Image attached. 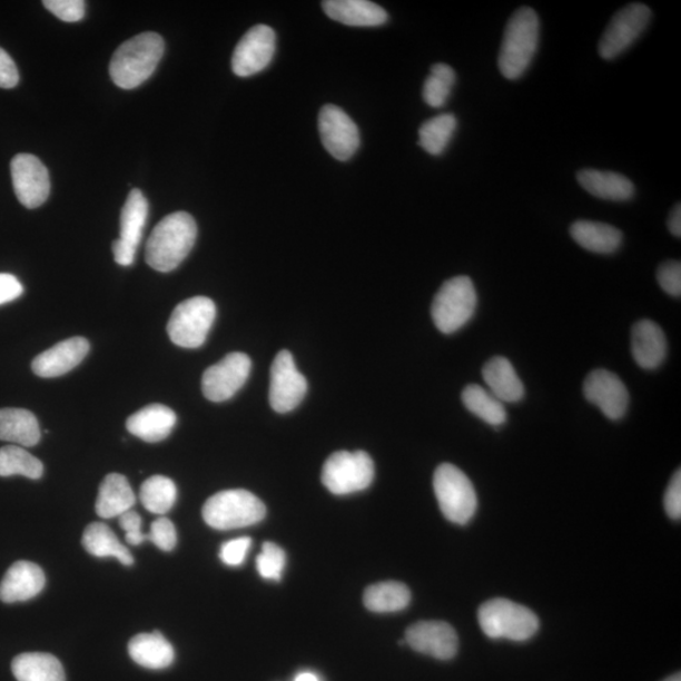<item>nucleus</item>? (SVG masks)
Returning a JSON list of instances; mask_svg holds the SVG:
<instances>
[{
	"instance_id": "6ab92c4d",
	"label": "nucleus",
	"mask_w": 681,
	"mask_h": 681,
	"mask_svg": "<svg viewBox=\"0 0 681 681\" xmlns=\"http://www.w3.org/2000/svg\"><path fill=\"white\" fill-rule=\"evenodd\" d=\"M45 585L46 575L41 566L26 561L17 562L9 568L0 583V601H30L43 591Z\"/></svg>"
},
{
	"instance_id": "39448f33",
	"label": "nucleus",
	"mask_w": 681,
	"mask_h": 681,
	"mask_svg": "<svg viewBox=\"0 0 681 681\" xmlns=\"http://www.w3.org/2000/svg\"><path fill=\"white\" fill-rule=\"evenodd\" d=\"M478 622L490 639L523 642L539 630L536 614L524 605L505 599L491 600L481 605Z\"/></svg>"
},
{
	"instance_id": "5701e85b",
	"label": "nucleus",
	"mask_w": 681,
	"mask_h": 681,
	"mask_svg": "<svg viewBox=\"0 0 681 681\" xmlns=\"http://www.w3.org/2000/svg\"><path fill=\"white\" fill-rule=\"evenodd\" d=\"M482 376L488 392L501 403H517L523 399L524 384L507 358L500 356L491 358L484 366Z\"/></svg>"
},
{
	"instance_id": "79ce46f5",
	"label": "nucleus",
	"mask_w": 681,
	"mask_h": 681,
	"mask_svg": "<svg viewBox=\"0 0 681 681\" xmlns=\"http://www.w3.org/2000/svg\"><path fill=\"white\" fill-rule=\"evenodd\" d=\"M251 546V539L248 536L234 539L225 543L220 549V560L230 566L241 565Z\"/></svg>"
},
{
	"instance_id": "9b49d317",
	"label": "nucleus",
	"mask_w": 681,
	"mask_h": 681,
	"mask_svg": "<svg viewBox=\"0 0 681 681\" xmlns=\"http://www.w3.org/2000/svg\"><path fill=\"white\" fill-rule=\"evenodd\" d=\"M308 391L306 377L296 366L293 355L283 349L274 358L270 368L269 403L277 413L284 414L296 409L305 399Z\"/></svg>"
},
{
	"instance_id": "49530a36",
	"label": "nucleus",
	"mask_w": 681,
	"mask_h": 681,
	"mask_svg": "<svg viewBox=\"0 0 681 681\" xmlns=\"http://www.w3.org/2000/svg\"><path fill=\"white\" fill-rule=\"evenodd\" d=\"M23 290L22 283L12 274L0 273V306L21 297Z\"/></svg>"
},
{
	"instance_id": "9d476101",
	"label": "nucleus",
	"mask_w": 681,
	"mask_h": 681,
	"mask_svg": "<svg viewBox=\"0 0 681 681\" xmlns=\"http://www.w3.org/2000/svg\"><path fill=\"white\" fill-rule=\"evenodd\" d=\"M652 18L647 4L632 3L614 14L602 34L599 51L604 60L616 59L645 32Z\"/></svg>"
},
{
	"instance_id": "7ed1b4c3",
	"label": "nucleus",
	"mask_w": 681,
	"mask_h": 681,
	"mask_svg": "<svg viewBox=\"0 0 681 681\" xmlns=\"http://www.w3.org/2000/svg\"><path fill=\"white\" fill-rule=\"evenodd\" d=\"M541 22L534 9L523 7L511 16L499 55V69L509 80L522 78L537 50Z\"/></svg>"
},
{
	"instance_id": "f704fd0d",
	"label": "nucleus",
	"mask_w": 681,
	"mask_h": 681,
	"mask_svg": "<svg viewBox=\"0 0 681 681\" xmlns=\"http://www.w3.org/2000/svg\"><path fill=\"white\" fill-rule=\"evenodd\" d=\"M139 496L149 513L164 515L176 504L177 487L168 477L151 476L141 485Z\"/></svg>"
},
{
	"instance_id": "473e14b6",
	"label": "nucleus",
	"mask_w": 681,
	"mask_h": 681,
	"mask_svg": "<svg viewBox=\"0 0 681 681\" xmlns=\"http://www.w3.org/2000/svg\"><path fill=\"white\" fill-rule=\"evenodd\" d=\"M462 402L472 414L494 427L506 422L507 414L504 403H501L485 387L468 385L462 393Z\"/></svg>"
},
{
	"instance_id": "3c124183",
	"label": "nucleus",
	"mask_w": 681,
	"mask_h": 681,
	"mask_svg": "<svg viewBox=\"0 0 681 681\" xmlns=\"http://www.w3.org/2000/svg\"><path fill=\"white\" fill-rule=\"evenodd\" d=\"M662 681H681V675H680V673H677V674L671 675L668 679L662 680Z\"/></svg>"
},
{
	"instance_id": "58836bf2",
	"label": "nucleus",
	"mask_w": 681,
	"mask_h": 681,
	"mask_svg": "<svg viewBox=\"0 0 681 681\" xmlns=\"http://www.w3.org/2000/svg\"><path fill=\"white\" fill-rule=\"evenodd\" d=\"M148 541L154 543L160 551L172 552L177 545V530L167 517H159L151 524Z\"/></svg>"
},
{
	"instance_id": "8fccbe9b",
	"label": "nucleus",
	"mask_w": 681,
	"mask_h": 681,
	"mask_svg": "<svg viewBox=\"0 0 681 681\" xmlns=\"http://www.w3.org/2000/svg\"><path fill=\"white\" fill-rule=\"evenodd\" d=\"M295 681H319V679L317 678V675L312 673H300L297 675Z\"/></svg>"
},
{
	"instance_id": "c756f323",
	"label": "nucleus",
	"mask_w": 681,
	"mask_h": 681,
	"mask_svg": "<svg viewBox=\"0 0 681 681\" xmlns=\"http://www.w3.org/2000/svg\"><path fill=\"white\" fill-rule=\"evenodd\" d=\"M85 551L97 557H116L122 565L130 566L135 557L126 545L119 542L112 530L102 523H91L82 535Z\"/></svg>"
},
{
	"instance_id": "412c9836",
	"label": "nucleus",
	"mask_w": 681,
	"mask_h": 681,
	"mask_svg": "<svg viewBox=\"0 0 681 681\" xmlns=\"http://www.w3.org/2000/svg\"><path fill=\"white\" fill-rule=\"evenodd\" d=\"M177 424L176 413L162 404H151L127 420L130 434L148 443L165 441Z\"/></svg>"
},
{
	"instance_id": "0eeeda50",
	"label": "nucleus",
	"mask_w": 681,
	"mask_h": 681,
	"mask_svg": "<svg viewBox=\"0 0 681 681\" xmlns=\"http://www.w3.org/2000/svg\"><path fill=\"white\" fill-rule=\"evenodd\" d=\"M477 293L468 277H454L443 284L432 305V318L442 334L457 333L475 315Z\"/></svg>"
},
{
	"instance_id": "aec40b11",
	"label": "nucleus",
	"mask_w": 681,
	"mask_h": 681,
	"mask_svg": "<svg viewBox=\"0 0 681 681\" xmlns=\"http://www.w3.org/2000/svg\"><path fill=\"white\" fill-rule=\"evenodd\" d=\"M631 352L640 367L654 371L667 357L668 344L664 330L650 319L638 322L631 333Z\"/></svg>"
},
{
	"instance_id": "c9c22d12",
	"label": "nucleus",
	"mask_w": 681,
	"mask_h": 681,
	"mask_svg": "<svg viewBox=\"0 0 681 681\" xmlns=\"http://www.w3.org/2000/svg\"><path fill=\"white\" fill-rule=\"evenodd\" d=\"M43 471L42 462L23 447L0 448V477L21 475L31 480H40Z\"/></svg>"
},
{
	"instance_id": "4be33fe9",
	"label": "nucleus",
	"mask_w": 681,
	"mask_h": 681,
	"mask_svg": "<svg viewBox=\"0 0 681 681\" xmlns=\"http://www.w3.org/2000/svg\"><path fill=\"white\" fill-rule=\"evenodd\" d=\"M322 8L328 18L353 27H378L389 18L384 8L367 0H326Z\"/></svg>"
},
{
	"instance_id": "dca6fc26",
	"label": "nucleus",
	"mask_w": 681,
	"mask_h": 681,
	"mask_svg": "<svg viewBox=\"0 0 681 681\" xmlns=\"http://www.w3.org/2000/svg\"><path fill=\"white\" fill-rule=\"evenodd\" d=\"M405 643L421 654L438 660H451L457 655V632L447 622L421 621L405 632Z\"/></svg>"
},
{
	"instance_id": "72a5a7b5",
	"label": "nucleus",
	"mask_w": 681,
	"mask_h": 681,
	"mask_svg": "<svg viewBox=\"0 0 681 681\" xmlns=\"http://www.w3.org/2000/svg\"><path fill=\"white\" fill-rule=\"evenodd\" d=\"M457 129V118L442 114L423 122L420 129V146L432 156H441L447 149Z\"/></svg>"
},
{
	"instance_id": "f03ea898",
	"label": "nucleus",
	"mask_w": 681,
	"mask_h": 681,
	"mask_svg": "<svg viewBox=\"0 0 681 681\" xmlns=\"http://www.w3.org/2000/svg\"><path fill=\"white\" fill-rule=\"evenodd\" d=\"M164 53L165 41L158 33L135 36L114 53L110 78L120 89H136L154 75Z\"/></svg>"
},
{
	"instance_id": "7c9ffc66",
	"label": "nucleus",
	"mask_w": 681,
	"mask_h": 681,
	"mask_svg": "<svg viewBox=\"0 0 681 681\" xmlns=\"http://www.w3.org/2000/svg\"><path fill=\"white\" fill-rule=\"evenodd\" d=\"M147 217V198L140 189L132 188L120 215L119 240L137 250L141 238H144Z\"/></svg>"
},
{
	"instance_id": "cd10ccee",
	"label": "nucleus",
	"mask_w": 681,
	"mask_h": 681,
	"mask_svg": "<svg viewBox=\"0 0 681 681\" xmlns=\"http://www.w3.org/2000/svg\"><path fill=\"white\" fill-rule=\"evenodd\" d=\"M571 235L583 249L598 254H612L619 250L623 240V235L616 227L584 220L571 226Z\"/></svg>"
},
{
	"instance_id": "2f4dec72",
	"label": "nucleus",
	"mask_w": 681,
	"mask_h": 681,
	"mask_svg": "<svg viewBox=\"0 0 681 681\" xmlns=\"http://www.w3.org/2000/svg\"><path fill=\"white\" fill-rule=\"evenodd\" d=\"M412 593L404 583L382 582L376 583L364 593V603L367 610L376 613L399 612L408 608Z\"/></svg>"
},
{
	"instance_id": "a878e982",
	"label": "nucleus",
	"mask_w": 681,
	"mask_h": 681,
	"mask_svg": "<svg viewBox=\"0 0 681 681\" xmlns=\"http://www.w3.org/2000/svg\"><path fill=\"white\" fill-rule=\"evenodd\" d=\"M136 503L135 491L127 477L120 473H110L101 482L95 510L100 517L112 519L127 513Z\"/></svg>"
},
{
	"instance_id": "f257e3e1",
	"label": "nucleus",
	"mask_w": 681,
	"mask_h": 681,
	"mask_svg": "<svg viewBox=\"0 0 681 681\" xmlns=\"http://www.w3.org/2000/svg\"><path fill=\"white\" fill-rule=\"evenodd\" d=\"M197 239V224L194 217L179 211L162 219L150 234L146 246V261L160 273L179 267Z\"/></svg>"
},
{
	"instance_id": "a18cd8bd",
	"label": "nucleus",
	"mask_w": 681,
	"mask_h": 681,
	"mask_svg": "<svg viewBox=\"0 0 681 681\" xmlns=\"http://www.w3.org/2000/svg\"><path fill=\"white\" fill-rule=\"evenodd\" d=\"M19 82V72L12 57L0 49V88L13 89Z\"/></svg>"
},
{
	"instance_id": "393cba45",
	"label": "nucleus",
	"mask_w": 681,
	"mask_h": 681,
	"mask_svg": "<svg viewBox=\"0 0 681 681\" xmlns=\"http://www.w3.org/2000/svg\"><path fill=\"white\" fill-rule=\"evenodd\" d=\"M128 651L138 665L151 670L166 669L175 661L174 647L159 631L139 633L130 640Z\"/></svg>"
},
{
	"instance_id": "6e6552de",
	"label": "nucleus",
	"mask_w": 681,
	"mask_h": 681,
	"mask_svg": "<svg viewBox=\"0 0 681 681\" xmlns=\"http://www.w3.org/2000/svg\"><path fill=\"white\" fill-rule=\"evenodd\" d=\"M374 462L364 451H339L329 456L322 470V482L334 495L366 490L373 484Z\"/></svg>"
},
{
	"instance_id": "4c0bfd02",
	"label": "nucleus",
	"mask_w": 681,
	"mask_h": 681,
	"mask_svg": "<svg viewBox=\"0 0 681 681\" xmlns=\"http://www.w3.org/2000/svg\"><path fill=\"white\" fill-rule=\"evenodd\" d=\"M287 556L283 549L274 543H264L257 557V570L264 580L280 581Z\"/></svg>"
},
{
	"instance_id": "423d86ee",
	"label": "nucleus",
	"mask_w": 681,
	"mask_h": 681,
	"mask_svg": "<svg viewBox=\"0 0 681 681\" xmlns=\"http://www.w3.org/2000/svg\"><path fill=\"white\" fill-rule=\"evenodd\" d=\"M433 487L442 514L451 523L465 525L477 510V496L471 480L458 467L443 463L434 472Z\"/></svg>"
},
{
	"instance_id": "a19ab883",
	"label": "nucleus",
	"mask_w": 681,
	"mask_h": 681,
	"mask_svg": "<svg viewBox=\"0 0 681 681\" xmlns=\"http://www.w3.org/2000/svg\"><path fill=\"white\" fill-rule=\"evenodd\" d=\"M658 282L660 287L668 295L673 297L681 296V265L680 261L671 260L660 265L658 270Z\"/></svg>"
},
{
	"instance_id": "2eb2a0df",
	"label": "nucleus",
	"mask_w": 681,
	"mask_h": 681,
	"mask_svg": "<svg viewBox=\"0 0 681 681\" xmlns=\"http://www.w3.org/2000/svg\"><path fill=\"white\" fill-rule=\"evenodd\" d=\"M14 194L24 207L37 208L50 196L49 170L32 155H18L11 164Z\"/></svg>"
},
{
	"instance_id": "f3484780",
	"label": "nucleus",
	"mask_w": 681,
	"mask_h": 681,
	"mask_svg": "<svg viewBox=\"0 0 681 681\" xmlns=\"http://www.w3.org/2000/svg\"><path fill=\"white\" fill-rule=\"evenodd\" d=\"M583 392L585 399L599 406L601 412L611 421H619L629 408L630 396L618 375L609 371L592 372L586 376Z\"/></svg>"
},
{
	"instance_id": "4468645a",
	"label": "nucleus",
	"mask_w": 681,
	"mask_h": 681,
	"mask_svg": "<svg viewBox=\"0 0 681 681\" xmlns=\"http://www.w3.org/2000/svg\"><path fill=\"white\" fill-rule=\"evenodd\" d=\"M318 130L322 144L337 160L352 159L359 147L356 122L336 106H325L319 111Z\"/></svg>"
},
{
	"instance_id": "de8ad7c7",
	"label": "nucleus",
	"mask_w": 681,
	"mask_h": 681,
	"mask_svg": "<svg viewBox=\"0 0 681 681\" xmlns=\"http://www.w3.org/2000/svg\"><path fill=\"white\" fill-rule=\"evenodd\" d=\"M114 259L121 265V267H129L136 260L137 250L130 248L127 244L119 239L112 243Z\"/></svg>"
},
{
	"instance_id": "bb28decb",
	"label": "nucleus",
	"mask_w": 681,
	"mask_h": 681,
	"mask_svg": "<svg viewBox=\"0 0 681 681\" xmlns=\"http://www.w3.org/2000/svg\"><path fill=\"white\" fill-rule=\"evenodd\" d=\"M41 440L40 424L30 411L0 409V441L19 447H33Z\"/></svg>"
},
{
	"instance_id": "20e7f679",
	"label": "nucleus",
	"mask_w": 681,
	"mask_h": 681,
	"mask_svg": "<svg viewBox=\"0 0 681 681\" xmlns=\"http://www.w3.org/2000/svg\"><path fill=\"white\" fill-rule=\"evenodd\" d=\"M267 515L263 501L246 490H226L208 499L203 509L205 523L216 530L258 524Z\"/></svg>"
},
{
	"instance_id": "09e8293b",
	"label": "nucleus",
	"mask_w": 681,
	"mask_h": 681,
	"mask_svg": "<svg viewBox=\"0 0 681 681\" xmlns=\"http://www.w3.org/2000/svg\"><path fill=\"white\" fill-rule=\"evenodd\" d=\"M669 230L671 234L680 238L681 236V208L680 204H678L673 211L670 213L669 221H668Z\"/></svg>"
},
{
	"instance_id": "b1692460",
	"label": "nucleus",
	"mask_w": 681,
	"mask_h": 681,
	"mask_svg": "<svg viewBox=\"0 0 681 681\" xmlns=\"http://www.w3.org/2000/svg\"><path fill=\"white\" fill-rule=\"evenodd\" d=\"M586 193L609 201H628L635 195V186L628 177L609 170L583 169L576 175Z\"/></svg>"
},
{
	"instance_id": "ea45409f",
	"label": "nucleus",
	"mask_w": 681,
	"mask_h": 681,
	"mask_svg": "<svg viewBox=\"0 0 681 681\" xmlns=\"http://www.w3.org/2000/svg\"><path fill=\"white\" fill-rule=\"evenodd\" d=\"M46 9L63 22H79L85 17L87 4L82 0H46Z\"/></svg>"
},
{
	"instance_id": "1a4fd4ad",
	"label": "nucleus",
	"mask_w": 681,
	"mask_h": 681,
	"mask_svg": "<svg viewBox=\"0 0 681 681\" xmlns=\"http://www.w3.org/2000/svg\"><path fill=\"white\" fill-rule=\"evenodd\" d=\"M216 318V306L207 297L179 303L170 316L167 333L172 343L184 348H198L206 343Z\"/></svg>"
},
{
	"instance_id": "a211bd4d",
	"label": "nucleus",
	"mask_w": 681,
	"mask_h": 681,
	"mask_svg": "<svg viewBox=\"0 0 681 681\" xmlns=\"http://www.w3.org/2000/svg\"><path fill=\"white\" fill-rule=\"evenodd\" d=\"M90 352L87 338L72 337L46 349L32 363V371L43 378L59 377L79 366Z\"/></svg>"
},
{
	"instance_id": "f8f14e48",
	"label": "nucleus",
	"mask_w": 681,
	"mask_h": 681,
	"mask_svg": "<svg viewBox=\"0 0 681 681\" xmlns=\"http://www.w3.org/2000/svg\"><path fill=\"white\" fill-rule=\"evenodd\" d=\"M250 372L251 359L248 355H226L220 363L208 367L203 376V393L206 399L214 403L231 399L248 381Z\"/></svg>"
},
{
	"instance_id": "ddd939ff",
	"label": "nucleus",
	"mask_w": 681,
	"mask_h": 681,
	"mask_svg": "<svg viewBox=\"0 0 681 681\" xmlns=\"http://www.w3.org/2000/svg\"><path fill=\"white\" fill-rule=\"evenodd\" d=\"M277 36L273 28L258 24L244 34L235 47L231 66L235 75L249 78L268 68L276 53Z\"/></svg>"
},
{
	"instance_id": "e433bc0d",
	"label": "nucleus",
	"mask_w": 681,
	"mask_h": 681,
	"mask_svg": "<svg viewBox=\"0 0 681 681\" xmlns=\"http://www.w3.org/2000/svg\"><path fill=\"white\" fill-rule=\"evenodd\" d=\"M456 82V72L446 63L434 65L424 82L423 99L432 108H441L447 102Z\"/></svg>"
},
{
	"instance_id": "37998d69",
	"label": "nucleus",
	"mask_w": 681,
	"mask_h": 681,
	"mask_svg": "<svg viewBox=\"0 0 681 681\" xmlns=\"http://www.w3.org/2000/svg\"><path fill=\"white\" fill-rule=\"evenodd\" d=\"M119 525L126 533V541L130 545H140L148 541V534L141 532V517L136 511H127L119 516Z\"/></svg>"
},
{
	"instance_id": "c85d7f7f",
	"label": "nucleus",
	"mask_w": 681,
	"mask_h": 681,
	"mask_svg": "<svg viewBox=\"0 0 681 681\" xmlns=\"http://www.w3.org/2000/svg\"><path fill=\"white\" fill-rule=\"evenodd\" d=\"M12 671L18 681H66L60 660L45 652L18 655L12 662Z\"/></svg>"
},
{
	"instance_id": "c03bdc74",
	"label": "nucleus",
	"mask_w": 681,
	"mask_h": 681,
	"mask_svg": "<svg viewBox=\"0 0 681 681\" xmlns=\"http://www.w3.org/2000/svg\"><path fill=\"white\" fill-rule=\"evenodd\" d=\"M664 506L667 514L673 520L681 517V472L678 470L671 478L665 492Z\"/></svg>"
}]
</instances>
